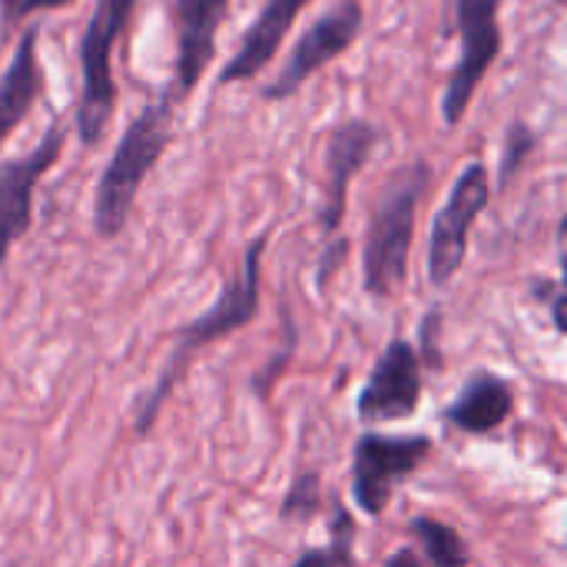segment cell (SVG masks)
<instances>
[{
    "label": "cell",
    "instance_id": "obj_20",
    "mask_svg": "<svg viewBox=\"0 0 567 567\" xmlns=\"http://www.w3.org/2000/svg\"><path fill=\"white\" fill-rule=\"evenodd\" d=\"M70 3H76V0H0V27L13 30L40 10H56V7H70Z\"/></svg>",
    "mask_w": 567,
    "mask_h": 567
},
{
    "label": "cell",
    "instance_id": "obj_14",
    "mask_svg": "<svg viewBox=\"0 0 567 567\" xmlns=\"http://www.w3.org/2000/svg\"><path fill=\"white\" fill-rule=\"evenodd\" d=\"M37 47H40V27L30 23L20 33L13 56L0 76V143L30 116V110L43 93V70H40Z\"/></svg>",
    "mask_w": 567,
    "mask_h": 567
},
{
    "label": "cell",
    "instance_id": "obj_1",
    "mask_svg": "<svg viewBox=\"0 0 567 567\" xmlns=\"http://www.w3.org/2000/svg\"><path fill=\"white\" fill-rule=\"evenodd\" d=\"M266 246H269V233H259V236L246 246L243 262H239V272L219 289V296L213 299V306H209L206 312H199L196 319L183 322V326L173 332L169 359H166V365H163L156 385H153V389L140 399V405H136V422H133V429H136L140 439L156 425V419H159L166 399L173 395V389L179 385V379L186 375V369L199 359V352L209 349L213 342H219V339H226V336L246 329V326L259 316V306H262V256H266Z\"/></svg>",
    "mask_w": 567,
    "mask_h": 567
},
{
    "label": "cell",
    "instance_id": "obj_12",
    "mask_svg": "<svg viewBox=\"0 0 567 567\" xmlns=\"http://www.w3.org/2000/svg\"><path fill=\"white\" fill-rule=\"evenodd\" d=\"M229 0H173V37H176V100L189 96L206 66L216 56V37L226 20Z\"/></svg>",
    "mask_w": 567,
    "mask_h": 567
},
{
    "label": "cell",
    "instance_id": "obj_16",
    "mask_svg": "<svg viewBox=\"0 0 567 567\" xmlns=\"http://www.w3.org/2000/svg\"><path fill=\"white\" fill-rule=\"evenodd\" d=\"M412 538L422 545L425 558L432 567H468L472 565V551L468 542L445 522L432 518V515H419L412 518Z\"/></svg>",
    "mask_w": 567,
    "mask_h": 567
},
{
    "label": "cell",
    "instance_id": "obj_3",
    "mask_svg": "<svg viewBox=\"0 0 567 567\" xmlns=\"http://www.w3.org/2000/svg\"><path fill=\"white\" fill-rule=\"evenodd\" d=\"M432 183L429 159H409L402 163L389 183L382 186L362 243V282L365 292L375 299H392L405 276H409V256L415 243L419 209Z\"/></svg>",
    "mask_w": 567,
    "mask_h": 567
},
{
    "label": "cell",
    "instance_id": "obj_8",
    "mask_svg": "<svg viewBox=\"0 0 567 567\" xmlns=\"http://www.w3.org/2000/svg\"><path fill=\"white\" fill-rule=\"evenodd\" d=\"M432 455L429 435H379L365 432L352 449V498L355 508L369 518H379L399 482H405L412 472L422 468V462Z\"/></svg>",
    "mask_w": 567,
    "mask_h": 567
},
{
    "label": "cell",
    "instance_id": "obj_6",
    "mask_svg": "<svg viewBox=\"0 0 567 567\" xmlns=\"http://www.w3.org/2000/svg\"><path fill=\"white\" fill-rule=\"evenodd\" d=\"M362 27H365V7H362V0H336L329 10H322L296 37L286 63L262 86V100L266 103H286V100H292L322 66L336 63L359 40Z\"/></svg>",
    "mask_w": 567,
    "mask_h": 567
},
{
    "label": "cell",
    "instance_id": "obj_10",
    "mask_svg": "<svg viewBox=\"0 0 567 567\" xmlns=\"http://www.w3.org/2000/svg\"><path fill=\"white\" fill-rule=\"evenodd\" d=\"M419 402H422V359L409 339H392L379 352L369 379L362 382L355 412L365 425L402 422L419 412Z\"/></svg>",
    "mask_w": 567,
    "mask_h": 567
},
{
    "label": "cell",
    "instance_id": "obj_5",
    "mask_svg": "<svg viewBox=\"0 0 567 567\" xmlns=\"http://www.w3.org/2000/svg\"><path fill=\"white\" fill-rule=\"evenodd\" d=\"M455 33H458V60L442 93V120L445 126H458L468 116V106L498 63L505 33H502V0H452Z\"/></svg>",
    "mask_w": 567,
    "mask_h": 567
},
{
    "label": "cell",
    "instance_id": "obj_17",
    "mask_svg": "<svg viewBox=\"0 0 567 567\" xmlns=\"http://www.w3.org/2000/svg\"><path fill=\"white\" fill-rule=\"evenodd\" d=\"M292 567H355V518L336 505L332 515V542L326 548H309L302 551Z\"/></svg>",
    "mask_w": 567,
    "mask_h": 567
},
{
    "label": "cell",
    "instance_id": "obj_19",
    "mask_svg": "<svg viewBox=\"0 0 567 567\" xmlns=\"http://www.w3.org/2000/svg\"><path fill=\"white\" fill-rule=\"evenodd\" d=\"M538 146V136L525 126V123H512L508 126V140H505V153H502V173H498V186H508L512 176L525 166L528 153Z\"/></svg>",
    "mask_w": 567,
    "mask_h": 567
},
{
    "label": "cell",
    "instance_id": "obj_15",
    "mask_svg": "<svg viewBox=\"0 0 567 567\" xmlns=\"http://www.w3.org/2000/svg\"><path fill=\"white\" fill-rule=\"evenodd\" d=\"M515 412V389L495 372H475L462 392L445 405V422L468 432L488 435L498 432Z\"/></svg>",
    "mask_w": 567,
    "mask_h": 567
},
{
    "label": "cell",
    "instance_id": "obj_7",
    "mask_svg": "<svg viewBox=\"0 0 567 567\" xmlns=\"http://www.w3.org/2000/svg\"><path fill=\"white\" fill-rule=\"evenodd\" d=\"M492 203V179L482 159L468 163L452 183L429 233V282L449 286L465 266L472 229Z\"/></svg>",
    "mask_w": 567,
    "mask_h": 567
},
{
    "label": "cell",
    "instance_id": "obj_4",
    "mask_svg": "<svg viewBox=\"0 0 567 567\" xmlns=\"http://www.w3.org/2000/svg\"><path fill=\"white\" fill-rule=\"evenodd\" d=\"M140 0H93L80 37V96H76V133L83 146H96L116 110V76L113 53L116 40L126 33Z\"/></svg>",
    "mask_w": 567,
    "mask_h": 567
},
{
    "label": "cell",
    "instance_id": "obj_2",
    "mask_svg": "<svg viewBox=\"0 0 567 567\" xmlns=\"http://www.w3.org/2000/svg\"><path fill=\"white\" fill-rule=\"evenodd\" d=\"M173 123L176 96L166 93L150 100L120 133L116 150L110 153L93 189V229L100 239H116L126 229L146 176L156 169L166 146L173 143Z\"/></svg>",
    "mask_w": 567,
    "mask_h": 567
},
{
    "label": "cell",
    "instance_id": "obj_22",
    "mask_svg": "<svg viewBox=\"0 0 567 567\" xmlns=\"http://www.w3.org/2000/svg\"><path fill=\"white\" fill-rule=\"evenodd\" d=\"M551 3H555V7H561V3H565V0H551Z\"/></svg>",
    "mask_w": 567,
    "mask_h": 567
},
{
    "label": "cell",
    "instance_id": "obj_18",
    "mask_svg": "<svg viewBox=\"0 0 567 567\" xmlns=\"http://www.w3.org/2000/svg\"><path fill=\"white\" fill-rule=\"evenodd\" d=\"M322 508V482L319 472H299L282 498L279 518L282 522H309Z\"/></svg>",
    "mask_w": 567,
    "mask_h": 567
},
{
    "label": "cell",
    "instance_id": "obj_13",
    "mask_svg": "<svg viewBox=\"0 0 567 567\" xmlns=\"http://www.w3.org/2000/svg\"><path fill=\"white\" fill-rule=\"evenodd\" d=\"M312 0H262L256 20L249 23V30L243 33L239 47L233 50V56L223 66L219 83L233 86V83H249L256 80L279 53V47L286 43L292 23L299 20V13L309 7Z\"/></svg>",
    "mask_w": 567,
    "mask_h": 567
},
{
    "label": "cell",
    "instance_id": "obj_11",
    "mask_svg": "<svg viewBox=\"0 0 567 567\" xmlns=\"http://www.w3.org/2000/svg\"><path fill=\"white\" fill-rule=\"evenodd\" d=\"M382 140H385V133L369 120H342L329 130V140H326V199H322V213H319L326 236L339 233V226L346 219V206H349V186L365 169V163L372 159V153Z\"/></svg>",
    "mask_w": 567,
    "mask_h": 567
},
{
    "label": "cell",
    "instance_id": "obj_21",
    "mask_svg": "<svg viewBox=\"0 0 567 567\" xmlns=\"http://www.w3.org/2000/svg\"><path fill=\"white\" fill-rule=\"evenodd\" d=\"M385 567H422V561H419V555H415L412 548H399V551L385 561Z\"/></svg>",
    "mask_w": 567,
    "mask_h": 567
},
{
    "label": "cell",
    "instance_id": "obj_9",
    "mask_svg": "<svg viewBox=\"0 0 567 567\" xmlns=\"http://www.w3.org/2000/svg\"><path fill=\"white\" fill-rule=\"evenodd\" d=\"M66 150L63 123H50L23 156L0 159V266L33 226V193Z\"/></svg>",
    "mask_w": 567,
    "mask_h": 567
}]
</instances>
